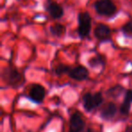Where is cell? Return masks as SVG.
I'll return each mask as SVG.
<instances>
[{
	"label": "cell",
	"instance_id": "cell-1",
	"mask_svg": "<svg viewBox=\"0 0 132 132\" xmlns=\"http://www.w3.org/2000/svg\"><path fill=\"white\" fill-rule=\"evenodd\" d=\"M2 79L11 87H18L23 83V76L16 68L6 66L2 72Z\"/></svg>",
	"mask_w": 132,
	"mask_h": 132
},
{
	"label": "cell",
	"instance_id": "cell-2",
	"mask_svg": "<svg viewBox=\"0 0 132 132\" xmlns=\"http://www.w3.org/2000/svg\"><path fill=\"white\" fill-rule=\"evenodd\" d=\"M103 102L102 93L100 92L92 94L90 92H86L82 96V106L85 111L92 112L93 110L100 107Z\"/></svg>",
	"mask_w": 132,
	"mask_h": 132
},
{
	"label": "cell",
	"instance_id": "cell-3",
	"mask_svg": "<svg viewBox=\"0 0 132 132\" xmlns=\"http://www.w3.org/2000/svg\"><path fill=\"white\" fill-rule=\"evenodd\" d=\"M92 28V17L88 12H81L78 15V35L84 39L90 35Z\"/></svg>",
	"mask_w": 132,
	"mask_h": 132
},
{
	"label": "cell",
	"instance_id": "cell-4",
	"mask_svg": "<svg viewBox=\"0 0 132 132\" xmlns=\"http://www.w3.org/2000/svg\"><path fill=\"white\" fill-rule=\"evenodd\" d=\"M94 8L99 15L112 16L117 12V6L111 0H98L94 3Z\"/></svg>",
	"mask_w": 132,
	"mask_h": 132
},
{
	"label": "cell",
	"instance_id": "cell-5",
	"mask_svg": "<svg viewBox=\"0 0 132 132\" xmlns=\"http://www.w3.org/2000/svg\"><path fill=\"white\" fill-rule=\"evenodd\" d=\"M86 127V122L79 111H74L69 119V132H82Z\"/></svg>",
	"mask_w": 132,
	"mask_h": 132
},
{
	"label": "cell",
	"instance_id": "cell-6",
	"mask_svg": "<svg viewBox=\"0 0 132 132\" xmlns=\"http://www.w3.org/2000/svg\"><path fill=\"white\" fill-rule=\"evenodd\" d=\"M45 95L46 92L44 86H42L41 84H34L30 88L28 97L32 101L37 103V104H41L44 101Z\"/></svg>",
	"mask_w": 132,
	"mask_h": 132
},
{
	"label": "cell",
	"instance_id": "cell-7",
	"mask_svg": "<svg viewBox=\"0 0 132 132\" xmlns=\"http://www.w3.org/2000/svg\"><path fill=\"white\" fill-rule=\"evenodd\" d=\"M69 76H70L72 79L78 81H85V80L88 79L89 77V71L86 67L84 66H77L75 68L71 69V71L69 72Z\"/></svg>",
	"mask_w": 132,
	"mask_h": 132
},
{
	"label": "cell",
	"instance_id": "cell-8",
	"mask_svg": "<svg viewBox=\"0 0 132 132\" xmlns=\"http://www.w3.org/2000/svg\"><path fill=\"white\" fill-rule=\"evenodd\" d=\"M118 111L117 105L114 102H108L101 110V118L105 121L111 120Z\"/></svg>",
	"mask_w": 132,
	"mask_h": 132
},
{
	"label": "cell",
	"instance_id": "cell-9",
	"mask_svg": "<svg viewBox=\"0 0 132 132\" xmlns=\"http://www.w3.org/2000/svg\"><path fill=\"white\" fill-rule=\"evenodd\" d=\"M94 35L98 40L101 41H108L111 37V30L108 26L104 24H100L96 26L94 30Z\"/></svg>",
	"mask_w": 132,
	"mask_h": 132
},
{
	"label": "cell",
	"instance_id": "cell-10",
	"mask_svg": "<svg viewBox=\"0 0 132 132\" xmlns=\"http://www.w3.org/2000/svg\"><path fill=\"white\" fill-rule=\"evenodd\" d=\"M46 10L49 13V15L53 19H59L63 15V9L62 7L56 2L48 1L46 5Z\"/></svg>",
	"mask_w": 132,
	"mask_h": 132
},
{
	"label": "cell",
	"instance_id": "cell-11",
	"mask_svg": "<svg viewBox=\"0 0 132 132\" xmlns=\"http://www.w3.org/2000/svg\"><path fill=\"white\" fill-rule=\"evenodd\" d=\"M124 92V88L121 85H115V86L110 88L107 90V95L110 98H118L119 96H120L122 94V92Z\"/></svg>",
	"mask_w": 132,
	"mask_h": 132
},
{
	"label": "cell",
	"instance_id": "cell-12",
	"mask_svg": "<svg viewBox=\"0 0 132 132\" xmlns=\"http://www.w3.org/2000/svg\"><path fill=\"white\" fill-rule=\"evenodd\" d=\"M66 29L62 24H55L54 26L50 27V32L54 36H62L64 33H65Z\"/></svg>",
	"mask_w": 132,
	"mask_h": 132
},
{
	"label": "cell",
	"instance_id": "cell-13",
	"mask_svg": "<svg viewBox=\"0 0 132 132\" xmlns=\"http://www.w3.org/2000/svg\"><path fill=\"white\" fill-rule=\"evenodd\" d=\"M70 71H71V68L69 66L65 65V64H59L56 68H55V73L60 76V75H62V74L69 73Z\"/></svg>",
	"mask_w": 132,
	"mask_h": 132
},
{
	"label": "cell",
	"instance_id": "cell-14",
	"mask_svg": "<svg viewBox=\"0 0 132 132\" xmlns=\"http://www.w3.org/2000/svg\"><path fill=\"white\" fill-rule=\"evenodd\" d=\"M104 62H102V58L101 56H97V57H92V59L89 60V64H90L92 67H94V66H98V65H101Z\"/></svg>",
	"mask_w": 132,
	"mask_h": 132
},
{
	"label": "cell",
	"instance_id": "cell-15",
	"mask_svg": "<svg viewBox=\"0 0 132 132\" xmlns=\"http://www.w3.org/2000/svg\"><path fill=\"white\" fill-rule=\"evenodd\" d=\"M121 31L124 35H132V21H129L121 27Z\"/></svg>",
	"mask_w": 132,
	"mask_h": 132
},
{
	"label": "cell",
	"instance_id": "cell-16",
	"mask_svg": "<svg viewBox=\"0 0 132 132\" xmlns=\"http://www.w3.org/2000/svg\"><path fill=\"white\" fill-rule=\"evenodd\" d=\"M123 102L127 103L128 105L132 104V90H127L125 92V96H124V101Z\"/></svg>",
	"mask_w": 132,
	"mask_h": 132
},
{
	"label": "cell",
	"instance_id": "cell-17",
	"mask_svg": "<svg viewBox=\"0 0 132 132\" xmlns=\"http://www.w3.org/2000/svg\"><path fill=\"white\" fill-rule=\"evenodd\" d=\"M85 132H96V131H94V130L92 129V128H88V129H87Z\"/></svg>",
	"mask_w": 132,
	"mask_h": 132
},
{
	"label": "cell",
	"instance_id": "cell-18",
	"mask_svg": "<svg viewBox=\"0 0 132 132\" xmlns=\"http://www.w3.org/2000/svg\"><path fill=\"white\" fill-rule=\"evenodd\" d=\"M128 132H132V129H130V130H128Z\"/></svg>",
	"mask_w": 132,
	"mask_h": 132
}]
</instances>
